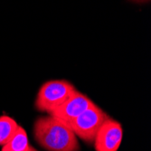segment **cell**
<instances>
[{
    "label": "cell",
    "instance_id": "4",
    "mask_svg": "<svg viewBox=\"0 0 151 151\" xmlns=\"http://www.w3.org/2000/svg\"><path fill=\"white\" fill-rule=\"evenodd\" d=\"M123 138L121 124L108 118L101 126L93 141L95 151H118Z\"/></svg>",
    "mask_w": 151,
    "mask_h": 151
},
{
    "label": "cell",
    "instance_id": "9",
    "mask_svg": "<svg viewBox=\"0 0 151 151\" xmlns=\"http://www.w3.org/2000/svg\"><path fill=\"white\" fill-rule=\"evenodd\" d=\"M28 151H38V150H37V149H36V148H35V147H32V146H31V147H30V148H29V150H28Z\"/></svg>",
    "mask_w": 151,
    "mask_h": 151
},
{
    "label": "cell",
    "instance_id": "7",
    "mask_svg": "<svg viewBox=\"0 0 151 151\" xmlns=\"http://www.w3.org/2000/svg\"><path fill=\"white\" fill-rule=\"evenodd\" d=\"M19 125L16 119L7 116H0V146H4L15 134Z\"/></svg>",
    "mask_w": 151,
    "mask_h": 151
},
{
    "label": "cell",
    "instance_id": "8",
    "mask_svg": "<svg viewBox=\"0 0 151 151\" xmlns=\"http://www.w3.org/2000/svg\"><path fill=\"white\" fill-rule=\"evenodd\" d=\"M128 1L132 2V3H136V4H145V3L150 2V0H128Z\"/></svg>",
    "mask_w": 151,
    "mask_h": 151
},
{
    "label": "cell",
    "instance_id": "5",
    "mask_svg": "<svg viewBox=\"0 0 151 151\" xmlns=\"http://www.w3.org/2000/svg\"><path fill=\"white\" fill-rule=\"evenodd\" d=\"M94 104L88 96L76 90L60 107L49 115L68 124Z\"/></svg>",
    "mask_w": 151,
    "mask_h": 151
},
{
    "label": "cell",
    "instance_id": "6",
    "mask_svg": "<svg viewBox=\"0 0 151 151\" xmlns=\"http://www.w3.org/2000/svg\"><path fill=\"white\" fill-rule=\"evenodd\" d=\"M30 147L25 129L19 126L7 143L2 146L1 151H28Z\"/></svg>",
    "mask_w": 151,
    "mask_h": 151
},
{
    "label": "cell",
    "instance_id": "2",
    "mask_svg": "<svg viewBox=\"0 0 151 151\" xmlns=\"http://www.w3.org/2000/svg\"><path fill=\"white\" fill-rule=\"evenodd\" d=\"M75 91V87L66 80L48 81L40 87L35 101V107L40 112L51 114Z\"/></svg>",
    "mask_w": 151,
    "mask_h": 151
},
{
    "label": "cell",
    "instance_id": "1",
    "mask_svg": "<svg viewBox=\"0 0 151 151\" xmlns=\"http://www.w3.org/2000/svg\"><path fill=\"white\" fill-rule=\"evenodd\" d=\"M35 141L47 151H79L77 137L67 123L52 115L37 119L34 124Z\"/></svg>",
    "mask_w": 151,
    "mask_h": 151
},
{
    "label": "cell",
    "instance_id": "3",
    "mask_svg": "<svg viewBox=\"0 0 151 151\" xmlns=\"http://www.w3.org/2000/svg\"><path fill=\"white\" fill-rule=\"evenodd\" d=\"M109 116L96 104L72 120L70 126L76 137L88 144H92L98 130Z\"/></svg>",
    "mask_w": 151,
    "mask_h": 151
}]
</instances>
